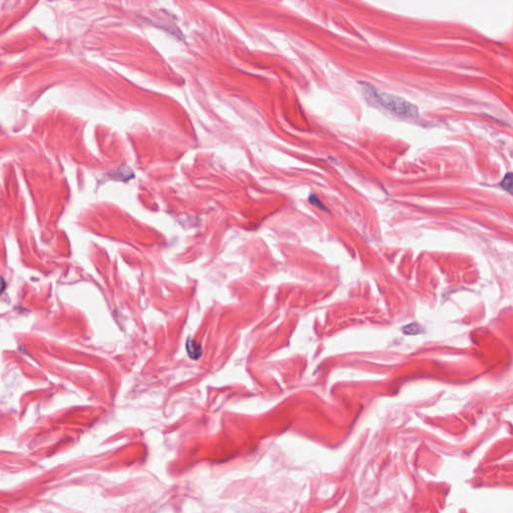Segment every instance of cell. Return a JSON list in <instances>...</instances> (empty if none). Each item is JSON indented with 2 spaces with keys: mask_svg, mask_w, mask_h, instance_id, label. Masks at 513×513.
Returning <instances> with one entry per match:
<instances>
[{
  "mask_svg": "<svg viewBox=\"0 0 513 513\" xmlns=\"http://www.w3.org/2000/svg\"><path fill=\"white\" fill-rule=\"evenodd\" d=\"M5 287H6V284H5V281L4 279L0 276V295L3 293V291L5 290Z\"/></svg>",
  "mask_w": 513,
  "mask_h": 513,
  "instance_id": "8992f818",
  "label": "cell"
},
{
  "mask_svg": "<svg viewBox=\"0 0 513 513\" xmlns=\"http://www.w3.org/2000/svg\"><path fill=\"white\" fill-rule=\"evenodd\" d=\"M310 201H311L314 206H316V207H318V208H320V209H322V210L327 211V209L323 206V203H322V202H321V201H320V200H319V199H318V198H317L314 194H312V195L310 196Z\"/></svg>",
  "mask_w": 513,
  "mask_h": 513,
  "instance_id": "5b68a950",
  "label": "cell"
},
{
  "mask_svg": "<svg viewBox=\"0 0 513 513\" xmlns=\"http://www.w3.org/2000/svg\"><path fill=\"white\" fill-rule=\"evenodd\" d=\"M364 90L366 94L373 99L377 105L384 108L385 110L389 111L390 113L399 116V117H406V118H416L418 115V110L416 107H414L412 104L406 101L405 99L387 94L384 92H380L379 90L375 89L371 85L367 84L364 87Z\"/></svg>",
  "mask_w": 513,
  "mask_h": 513,
  "instance_id": "6da1fadb",
  "label": "cell"
},
{
  "mask_svg": "<svg viewBox=\"0 0 513 513\" xmlns=\"http://www.w3.org/2000/svg\"><path fill=\"white\" fill-rule=\"evenodd\" d=\"M402 331L407 335H416L423 332L422 327L417 323H412L410 325H407L402 328Z\"/></svg>",
  "mask_w": 513,
  "mask_h": 513,
  "instance_id": "3957f363",
  "label": "cell"
},
{
  "mask_svg": "<svg viewBox=\"0 0 513 513\" xmlns=\"http://www.w3.org/2000/svg\"><path fill=\"white\" fill-rule=\"evenodd\" d=\"M186 350H187V354L189 355V357L191 359H198L201 355L200 346L190 339L187 340V343H186Z\"/></svg>",
  "mask_w": 513,
  "mask_h": 513,
  "instance_id": "7a4b0ae2",
  "label": "cell"
},
{
  "mask_svg": "<svg viewBox=\"0 0 513 513\" xmlns=\"http://www.w3.org/2000/svg\"><path fill=\"white\" fill-rule=\"evenodd\" d=\"M501 186H502L505 190H507V191L511 192V188H512V173H511V172H508V173L504 176L503 180L501 181Z\"/></svg>",
  "mask_w": 513,
  "mask_h": 513,
  "instance_id": "277c9868",
  "label": "cell"
}]
</instances>
